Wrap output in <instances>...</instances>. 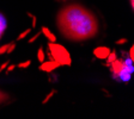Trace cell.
Wrapping results in <instances>:
<instances>
[{
    "label": "cell",
    "mask_w": 134,
    "mask_h": 119,
    "mask_svg": "<svg viewBox=\"0 0 134 119\" xmlns=\"http://www.w3.org/2000/svg\"><path fill=\"white\" fill-rule=\"evenodd\" d=\"M58 28L71 41H85L98 32V22L95 14L81 5L72 4L58 13Z\"/></svg>",
    "instance_id": "obj_1"
},
{
    "label": "cell",
    "mask_w": 134,
    "mask_h": 119,
    "mask_svg": "<svg viewBox=\"0 0 134 119\" xmlns=\"http://www.w3.org/2000/svg\"><path fill=\"white\" fill-rule=\"evenodd\" d=\"M48 48H49L50 54H52L53 60L55 62H58L60 66H71V63H72L71 55L65 47L56 44L55 42H50L48 44Z\"/></svg>",
    "instance_id": "obj_2"
},
{
    "label": "cell",
    "mask_w": 134,
    "mask_h": 119,
    "mask_svg": "<svg viewBox=\"0 0 134 119\" xmlns=\"http://www.w3.org/2000/svg\"><path fill=\"white\" fill-rule=\"evenodd\" d=\"M110 66H111V73L114 74L115 78L119 76L122 80H129V76H131L132 73V67L127 62L116 58L114 62L110 63Z\"/></svg>",
    "instance_id": "obj_3"
},
{
    "label": "cell",
    "mask_w": 134,
    "mask_h": 119,
    "mask_svg": "<svg viewBox=\"0 0 134 119\" xmlns=\"http://www.w3.org/2000/svg\"><path fill=\"white\" fill-rule=\"evenodd\" d=\"M110 53H111V50L107 47H98L93 50V55L99 60H107V57L109 56Z\"/></svg>",
    "instance_id": "obj_4"
},
{
    "label": "cell",
    "mask_w": 134,
    "mask_h": 119,
    "mask_svg": "<svg viewBox=\"0 0 134 119\" xmlns=\"http://www.w3.org/2000/svg\"><path fill=\"white\" fill-rule=\"evenodd\" d=\"M60 64L55 61H49V62H43L42 66L40 67V69L43 70V72H53L54 69H56Z\"/></svg>",
    "instance_id": "obj_5"
},
{
    "label": "cell",
    "mask_w": 134,
    "mask_h": 119,
    "mask_svg": "<svg viewBox=\"0 0 134 119\" xmlns=\"http://www.w3.org/2000/svg\"><path fill=\"white\" fill-rule=\"evenodd\" d=\"M42 32L44 33V36H46V37H47V38H48V39H49V41H50V42H55V41H56L55 36H54L53 33L50 32V31H49V30H48V29H47V28H42Z\"/></svg>",
    "instance_id": "obj_6"
},
{
    "label": "cell",
    "mask_w": 134,
    "mask_h": 119,
    "mask_svg": "<svg viewBox=\"0 0 134 119\" xmlns=\"http://www.w3.org/2000/svg\"><path fill=\"white\" fill-rule=\"evenodd\" d=\"M5 28H6V20H5V18L0 14V38H1L4 31H5Z\"/></svg>",
    "instance_id": "obj_7"
},
{
    "label": "cell",
    "mask_w": 134,
    "mask_h": 119,
    "mask_svg": "<svg viewBox=\"0 0 134 119\" xmlns=\"http://www.w3.org/2000/svg\"><path fill=\"white\" fill-rule=\"evenodd\" d=\"M10 99V95L7 94V93H5V92L0 91V104L5 103V101H7V100Z\"/></svg>",
    "instance_id": "obj_8"
},
{
    "label": "cell",
    "mask_w": 134,
    "mask_h": 119,
    "mask_svg": "<svg viewBox=\"0 0 134 119\" xmlns=\"http://www.w3.org/2000/svg\"><path fill=\"white\" fill-rule=\"evenodd\" d=\"M107 60H108V63L110 64L111 62H114L115 60H116V54H115V51H111V53L109 54V56L107 57Z\"/></svg>",
    "instance_id": "obj_9"
},
{
    "label": "cell",
    "mask_w": 134,
    "mask_h": 119,
    "mask_svg": "<svg viewBox=\"0 0 134 119\" xmlns=\"http://www.w3.org/2000/svg\"><path fill=\"white\" fill-rule=\"evenodd\" d=\"M37 57H38V61L40 62L44 61V54H43V50H42V49L38 50V53H37Z\"/></svg>",
    "instance_id": "obj_10"
},
{
    "label": "cell",
    "mask_w": 134,
    "mask_h": 119,
    "mask_svg": "<svg viewBox=\"0 0 134 119\" xmlns=\"http://www.w3.org/2000/svg\"><path fill=\"white\" fill-rule=\"evenodd\" d=\"M129 57H131L132 62H133V63H134V44L132 45L131 50H129Z\"/></svg>",
    "instance_id": "obj_11"
},
{
    "label": "cell",
    "mask_w": 134,
    "mask_h": 119,
    "mask_svg": "<svg viewBox=\"0 0 134 119\" xmlns=\"http://www.w3.org/2000/svg\"><path fill=\"white\" fill-rule=\"evenodd\" d=\"M8 45H10V44H5V45H3V47L0 48V55H1V54H4V53H7Z\"/></svg>",
    "instance_id": "obj_12"
},
{
    "label": "cell",
    "mask_w": 134,
    "mask_h": 119,
    "mask_svg": "<svg viewBox=\"0 0 134 119\" xmlns=\"http://www.w3.org/2000/svg\"><path fill=\"white\" fill-rule=\"evenodd\" d=\"M125 43H127V38H121L119 41H116V44H119V45H122Z\"/></svg>",
    "instance_id": "obj_13"
},
{
    "label": "cell",
    "mask_w": 134,
    "mask_h": 119,
    "mask_svg": "<svg viewBox=\"0 0 134 119\" xmlns=\"http://www.w3.org/2000/svg\"><path fill=\"white\" fill-rule=\"evenodd\" d=\"M30 63H31L30 61H26V62H24V63H20L19 67H20V68H26V67L30 66Z\"/></svg>",
    "instance_id": "obj_14"
},
{
    "label": "cell",
    "mask_w": 134,
    "mask_h": 119,
    "mask_svg": "<svg viewBox=\"0 0 134 119\" xmlns=\"http://www.w3.org/2000/svg\"><path fill=\"white\" fill-rule=\"evenodd\" d=\"M14 47H16V44H14V43H12V44H10V45H8L7 53H8V54H10V53H12V51H13V49H14Z\"/></svg>",
    "instance_id": "obj_15"
},
{
    "label": "cell",
    "mask_w": 134,
    "mask_h": 119,
    "mask_svg": "<svg viewBox=\"0 0 134 119\" xmlns=\"http://www.w3.org/2000/svg\"><path fill=\"white\" fill-rule=\"evenodd\" d=\"M29 32H30V29H28V30H26V31H24V32H23L22 35H19V37H18V39H20V38H24V37L26 36V35H28Z\"/></svg>",
    "instance_id": "obj_16"
},
{
    "label": "cell",
    "mask_w": 134,
    "mask_h": 119,
    "mask_svg": "<svg viewBox=\"0 0 134 119\" xmlns=\"http://www.w3.org/2000/svg\"><path fill=\"white\" fill-rule=\"evenodd\" d=\"M38 36H40V33H37L36 36H35V37H32V38L30 39V42H34V41H35V39H36V38H37V37H38Z\"/></svg>",
    "instance_id": "obj_17"
},
{
    "label": "cell",
    "mask_w": 134,
    "mask_h": 119,
    "mask_svg": "<svg viewBox=\"0 0 134 119\" xmlns=\"http://www.w3.org/2000/svg\"><path fill=\"white\" fill-rule=\"evenodd\" d=\"M7 66V63H5V64H3V66L0 67V70H3V69H5V67Z\"/></svg>",
    "instance_id": "obj_18"
},
{
    "label": "cell",
    "mask_w": 134,
    "mask_h": 119,
    "mask_svg": "<svg viewBox=\"0 0 134 119\" xmlns=\"http://www.w3.org/2000/svg\"><path fill=\"white\" fill-rule=\"evenodd\" d=\"M131 5H132V8L134 10V0H131Z\"/></svg>",
    "instance_id": "obj_19"
},
{
    "label": "cell",
    "mask_w": 134,
    "mask_h": 119,
    "mask_svg": "<svg viewBox=\"0 0 134 119\" xmlns=\"http://www.w3.org/2000/svg\"><path fill=\"white\" fill-rule=\"evenodd\" d=\"M13 68H14V66H11V67H10V68H8V72H10V70H12V69H13Z\"/></svg>",
    "instance_id": "obj_20"
}]
</instances>
